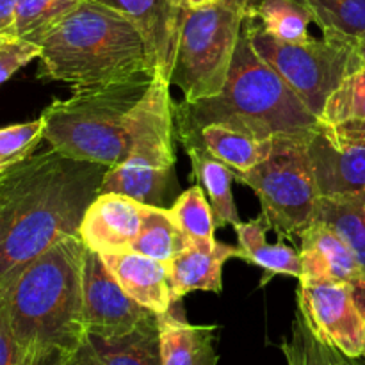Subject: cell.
<instances>
[{"label":"cell","mask_w":365,"mask_h":365,"mask_svg":"<svg viewBox=\"0 0 365 365\" xmlns=\"http://www.w3.org/2000/svg\"><path fill=\"white\" fill-rule=\"evenodd\" d=\"M356 52H359L360 59H362V63H365V41L359 43V46H356Z\"/></svg>","instance_id":"obj_38"},{"label":"cell","mask_w":365,"mask_h":365,"mask_svg":"<svg viewBox=\"0 0 365 365\" xmlns=\"http://www.w3.org/2000/svg\"><path fill=\"white\" fill-rule=\"evenodd\" d=\"M180 303L175 302L168 312L157 316L163 365H217L216 328L189 323Z\"/></svg>","instance_id":"obj_17"},{"label":"cell","mask_w":365,"mask_h":365,"mask_svg":"<svg viewBox=\"0 0 365 365\" xmlns=\"http://www.w3.org/2000/svg\"><path fill=\"white\" fill-rule=\"evenodd\" d=\"M66 365H98V362H96L95 355H93L91 349H89L88 342H84V346L78 349L77 355H75Z\"/></svg>","instance_id":"obj_35"},{"label":"cell","mask_w":365,"mask_h":365,"mask_svg":"<svg viewBox=\"0 0 365 365\" xmlns=\"http://www.w3.org/2000/svg\"><path fill=\"white\" fill-rule=\"evenodd\" d=\"M134 24L148 48L153 71L168 77L173 63L180 11L171 0H96Z\"/></svg>","instance_id":"obj_15"},{"label":"cell","mask_w":365,"mask_h":365,"mask_svg":"<svg viewBox=\"0 0 365 365\" xmlns=\"http://www.w3.org/2000/svg\"><path fill=\"white\" fill-rule=\"evenodd\" d=\"M182 146L191 159L192 178L203 189L212 207L217 227H227V225L235 227L241 223L232 192V184L235 180L234 171L216 159L212 153L207 152L200 143H185Z\"/></svg>","instance_id":"obj_22"},{"label":"cell","mask_w":365,"mask_h":365,"mask_svg":"<svg viewBox=\"0 0 365 365\" xmlns=\"http://www.w3.org/2000/svg\"><path fill=\"white\" fill-rule=\"evenodd\" d=\"M235 234L239 241V252L246 262L260 267L264 271L262 285H266L274 274H287L292 278H302V257L299 250L278 241L269 245L266 239L267 225L262 216L246 223L235 225Z\"/></svg>","instance_id":"obj_21"},{"label":"cell","mask_w":365,"mask_h":365,"mask_svg":"<svg viewBox=\"0 0 365 365\" xmlns=\"http://www.w3.org/2000/svg\"><path fill=\"white\" fill-rule=\"evenodd\" d=\"M210 123L242 128L260 139H307L321 121L255 52L242 24L225 88L210 98L175 103V130L180 143L192 141Z\"/></svg>","instance_id":"obj_3"},{"label":"cell","mask_w":365,"mask_h":365,"mask_svg":"<svg viewBox=\"0 0 365 365\" xmlns=\"http://www.w3.org/2000/svg\"><path fill=\"white\" fill-rule=\"evenodd\" d=\"M38 45V77L64 82L71 91L155 73L134 24L96 0H82Z\"/></svg>","instance_id":"obj_4"},{"label":"cell","mask_w":365,"mask_h":365,"mask_svg":"<svg viewBox=\"0 0 365 365\" xmlns=\"http://www.w3.org/2000/svg\"><path fill=\"white\" fill-rule=\"evenodd\" d=\"M39 53H41L39 45L18 38L0 46V84L13 77L20 68L31 63L32 59H38Z\"/></svg>","instance_id":"obj_32"},{"label":"cell","mask_w":365,"mask_h":365,"mask_svg":"<svg viewBox=\"0 0 365 365\" xmlns=\"http://www.w3.org/2000/svg\"><path fill=\"white\" fill-rule=\"evenodd\" d=\"M316 220L348 245L365 273V198H319Z\"/></svg>","instance_id":"obj_25"},{"label":"cell","mask_w":365,"mask_h":365,"mask_svg":"<svg viewBox=\"0 0 365 365\" xmlns=\"http://www.w3.org/2000/svg\"><path fill=\"white\" fill-rule=\"evenodd\" d=\"M364 360H365V359H364Z\"/></svg>","instance_id":"obj_41"},{"label":"cell","mask_w":365,"mask_h":365,"mask_svg":"<svg viewBox=\"0 0 365 365\" xmlns=\"http://www.w3.org/2000/svg\"><path fill=\"white\" fill-rule=\"evenodd\" d=\"M168 210L191 245L203 248L216 245V217L205 192L198 184L182 192Z\"/></svg>","instance_id":"obj_27"},{"label":"cell","mask_w":365,"mask_h":365,"mask_svg":"<svg viewBox=\"0 0 365 365\" xmlns=\"http://www.w3.org/2000/svg\"><path fill=\"white\" fill-rule=\"evenodd\" d=\"M309 139V138H307ZM307 139L278 138L266 160L235 180L259 196L262 220L278 239L299 237L316 221L319 189L310 164Z\"/></svg>","instance_id":"obj_8"},{"label":"cell","mask_w":365,"mask_h":365,"mask_svg":"<svg viewBox=\"0 0 365 365\" xmlns=\"http://www.w3.org/2000/svg\"><path fill=\"white\" fill-rule=\"evenodd\" d=\"M342 365H365L364 359H349V356L342 355Z\"/></svg>","instance_id":"obj_37"},{"label":"cell","mask_w":365,"mask_h":365,"mask_svg":"<svg viewBox=\"0 0 365 365\" xmlns=\"http://www.w3.org/2000/svg\"><path fill=\"white\" fill-rule=\"evenodd\" d=\"M321 121L365 127V63L341 82L324 106Z\"/></svg>","instance_id":"obj_29"},{"label":"cell","mask_w":365,"mask_h":365,"mask_svg":"<svg viewBox=\"0 0 365 365\" xmlns=\"http://www.w3.org/2000/svg\"><path fill=\"white\" fill-rule=\"evenodd\" d=\"M45 139L43 118L0 128V173L24 163Z\"/></svg>","instance_id":"obj_31"},{"label":"cell","mask_w":365,"mask_h":365,"mask_svg":"<svg viewBox=\"0 0 365 365\" xmlns=\"http://www.w3.org/2000/svg\"><path fill=\"white\" fill-rule=\"evenodd\" d=\"M324 38L359 46L365 41V0H296Z\"/></svg>","instance_id":"obj_23"},{"label":"cell","mask_w":365,"mask_h":365,"mask_svg":"<svg viewBox=\"0 0 365 365\" xmlns=\"http://www.w3.org/2000/svg\"><path fill=\"white\" fill-rule=\"evenodd\" d=\"M216 2H221V0H171V4L178 9H196V7L210 6Z\"/></svg>","instance_id":"obj_36"},{"label":"cell","mask_w":365,"mask_h":365,"mask_svg":"<svg viewBox=\"0 0 365 365\" xmlns=\"http://www.w3.org/2000/svg\"><path fill=\"white\" fill-rule=\"evenodd\" d=\"M280 348L287 365H341L342 353L321 341L299 310L292 321L291 335Z\"/></svg>","instance_id":"obj_30"},{"label":"cell","mask_w":365,"mask_h":365,"mask_svg":"<svg viewBox=\"0 0 365 365\" xmlns=\"http://www.w3.org/2000/svg\"><path fill=\"white\" fill-rule=\"evenodd\" d=\"M0 365H27L11 324L6 284H0Z\"/></svg>","instance_id":"obj_33"},{"label":"cell","mask_w":365,"mask_h":365,"mask_svg":"<svg viewBox=\"0 0 365 365\" xmlns=\"http://www.w3.org/2000/svg\"><path fill=\"white\" fill-rule=\"evenodd\" d=\"M255 52L280 75L314 116L323 114L331 93L349 73L362 66L356 45L339 39L310 38L305 43H284L271 38L252 16L245 18Z\"/></svg>","instance_id":"obj_9"},{"label":"cell","mask_w":365,"mask_h":365,"mask_svg":"<svg viewBox=\"0 0 365 365\" xmlns=\"http://www.w3.org/2000/svg\"><path fill=\"white\" fill-rule=\"evenodd\" d=\"M307 150L321 198H365V127L321 121Z\"/></svg>","instance_id":"obj_11"},{"label":"cell","mask_w":365,"mask_h":365,"mask_svg":"<svg viewBox=\"0 0 365 365\" xmlns=\"http://www.w3.org/2000/svg\"><path fill=\"white\" fill-rule=\"evenodd\" d=\"M153 73L100 88L71 91L53 100L41 118L50 148L75 160L113 168L125 157V127L132 107L148 88Z\"/></svg>","instance_id":"obj_5"},{"label":"cell","mask_w":365,"mask_h":365,"mask_svg":"<svg viewBox=\"0 0 365 365\" xmlns=\"http://www.w3.org/2000/svg\"><path fill=\"white\" fill-rule=\"evenodd\" d=\"M189 246L191 242L177 227L170 210L164 207L148 205L145 223L132 245V252L170 264Z\"/></svg>","instance_id":"obj_24"},{"label":"cell","mask_w":365,"mask_h":365,"mask_svg":"<svg viewBox=\"0 0 365 365\" xmlns=\"http://www.w3.org/2000/svg\"><path fill=\"white\" fill-rule=\"evenodd\" d=\"M237 2L241 4V6H245L246 13H248V11L252 9V6H253V4H255V0H237Z\"/></svg>","instance_id":"obj_39"},{"label":"cell","mask_w":365,"mask_h":365,"mask_svg":"<svg viewBox=\"0 0 365 365\" xmlns=\"http://www.w3.org/2000/svg\"><path fill=\"white\" fill-rule=\"evenodd\" d=\"M299 282H344L365 291V273L344 241L321 221L299 235Z\"/></svg>","instance_id":"obj_14"},{"label":"cell","mask_w":365,"mask_h":365,"mask_svg":"<svg viewBox=\"0 0 365 365\" xmlns=\"http://www.w3.org/2000/svg\"><path fill=\"white\" fill-rule=\"evenodd\" d=\"M185 143H200L207 152L227 164L234 171V177L266 160L274 146V139H260L242 128L225 123L205 125L192 141Z\"/></svg>","instance_id":"obj_20"},{"label":"cell","mask_w":365,"mask_h":365,"mask_svg":"<svg viewBox=\"0 0 365 365\" xmlns=\"http://www.w3.org/2000/svg\"><path fill=\"white\" fill-rule=\"evenodd\" d=\"M82 294L88 335L116 337L134 330L150 310L130 298L114 278L100 253L84 250L82 264Z\"/></svg>","instance_id":"obj_12"},{"label":"cell","mask_w":365,"mask_h":365,"mask_svg":"<svg viewBox=\"0 0 365 365\" xmlns=\"http://www.w3.org/2000/svg\"><path fill=\"white\" fill-rule=\"evenodd\" d=\"M170 81L155 71L148 88L128 113L125 157L107 168L98 195H123L143 205L164 207L175 185V103Z\"/></svg>","instance_id":"obj_6"},{"label":"cell","mask_w":365,"mask_h":365,"mask_svg":"<svg viewBox=\"0 0 365 365\" xmlns=\"http://www.w3.org/2000/svg\"><path fill=\"white\" fill-rule=\"evenodd\" d=\"M248 16L278 41L305 43L312 38L309 34L312 18L296 0H255Z\"/></svg>","instance_id":"obj_26"},{"label":"cell","mask_w":365,"mask_h":365,"mask_svg":"<svg viewBox=\"0 0 365 365\" xmlns=\"http://www.w3.org/2000/svg\"><path fill=\"white\" fill-rule=\"evenodd\" d=\"M18 0H0V36H14V16H16Z\"/></svg>","instance_id":"obj_34"},{"label":"cell","mask_w":365,"mask_h":365,"mask_svg":"<svg viewBox=\"0 0 365 365\" xmlns=\"http://www.w3.org/2000/svg\"><path fill=\"white\" fill-rule=\"evenodd\" d=\"M11 39H14V38H7V36H0V46H4V45H6V43H9Z\"/></svg>","instance_id":"obj_40"},{"label":"cell","mask_w":365,"mask_h":365,"mask_svg":"<svg viewBox=\"0 0 365 365\" xmlns=\"http://www.w3.org/2000/svg\"><path fill=\"white\" fill-rule=\"evenodd\" d=\"M100 257L134 302L157 316L171 309L175 299L171 294L166 262H159L132 250Z\"/></svg>","instance_id":"obj_16"},{"label":"cell","mask_w":365,"mask_h":365,"mask_svg":"<svg viewBox=\"0 0 365 365\" xmlns=\"http://www.w3.org/2000/svg\"><path fill=\"white\" fill-rule=\"evenodd\" d=\"M148 205L123 195H98L82 217L78 237L88 250L107 253L130 252L145 223Z\"/></svg>","instance_id":"obj_13"},{"label":"cell","mask_w":365,"mask_h":365,"mask_svg":"<svg viewBox=\"0 0 365 365\" xmlns=\"http://www.w3.org/2000/svg\"><path fill=\"white\" fill-rule=\"evenodd\" d=\"M246 16L237 0L180 11L168 81L184 102L210 98L225 88Z\"/></svg>","instance_id":"obj_7"},{"label":"cell","mask_w":365,"mask_h":365,"mask_svg":"<svg viewBox=\"0 0 365 365\" xmlns=\"http://www.w3.org/2000/svg\"><path fill=\"white\" fill-rule=\"evenodd\" d=\"M82 0H18L14 36L38 45L39 39Z\"/></svg>","instance_id":"obj_28"},{"label":"cell","mask_w":365,"mask_h":365,"mask_svg":"<svg viewBox=\"0 0 365 365\" xmlns=\"http://www.w3.org/2000/svg\"><path fill=\"white\" fill-rule=\"evenodd\" d=\"M241 257L239 248L230 245L216 242L214 246L191 245L180 253L177 259L168 264L170 273V287L175 302H182L184 296L192 291H207L220 294L223 289V264L228 259Z\"/></svg>","instance_id":"obj_18"},{"label":"cell","mask_w":365,"mask_h":365,"mask_svg":"<svg viewBox=\"0 0 365 365\" xmlns=\"http://www.w3.org/2000/svg\"><path fill=\"white\" fill-rule=\"evenodd\" d=\"M106 170L50 148L0 173V284L78 235Z\"/></svg>","instance_id":"obj_1"},{"label":"cell","mask_w":365,"mask_h":365,"mask_svg":"<svg viewBox=\"0 0 365 365\" xmlns=\"http://www.w3.org/2000/svg\"><path fill=\"white\" fill-rule=\"evenodd\" d=\"M84 250L81 237L71 235L2 282L27 365H66L84 346Z\"/></svg>","instance_id":"obj_2"},{"label":"cell","mask_w":365,"mask_h":365,"mask_svg":"<svg viewBox=\"0 0 365 365\" xmlns=\"http://www.w3.org/2000/svg\"><path fill=\"white\" fill-rule=\"evenodd\" d=\"M98 365H163L157 314H150L134 330L116 337H86Z\"/></svg>","instance_id":"obj_19"},{"label":"cell","mask_w":365,"mask_h":365,"mask_svg":"<svg viewBox=\"0 0 365 365\" xmlns=\"http://www.w3.org/2000/svg\"><path fill=\"white\" fill-rule=\"evenodd\" d=\"M298 310L314 334L349 359H365V291L344 282H299Z\"/></svg>","instance_id":"obj_10"}]
</instances>
